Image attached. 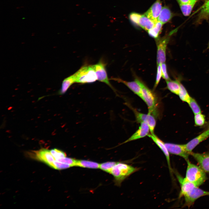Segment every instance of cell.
Here are the masks:
<instances>
[{
	"instance_id": "cell-1",
	"label": "cell",
	"mask_w": 209,
	"mask_h": 209,
	"mask_svg": "<svg viewBox=\"0 0 209 209\" xmlns=\"http://www.w3.org/2000/svg\"><path fill=\"white\" fill-rule=\"evenodd\" d=\"M187 163L185 178L198 187L207 179L206 172L199 166L191 163L188 159Z\"/></svg>"
},
{
	"instance_id": "cell-2",
	"label": "cell",
	"mask_w": 209,
	"mask_h": 209,
	"mask_svg": "<svg viewBox=\"0 0 209 209\" xmlns=\"http://www.w3.org/2000/svg\"><path fill=\"white\" fill-rule=\"evenodd\" d=\"M138 170V168L118 162L112 168L110 173L114 176L116 184L119 185L125 179Z\"/></svg>"
},
{
	"instance_id": "cell-3",
	"label": "cell",
	"mask_w": 209,
	"mask_h": 209,
	"mask_svg": "<svg viewBox=\"0 0 209 209\" xmlns=\"http://www.w3.org/2000/svg\"><path fill=\"white\" fill-rule=\"evenodd\" d=\"M75 74L76 76L75 83H91L97 80V76L93 65L84 66Z\"/></svg>"
},
{
	"instance_id": "cell-4",
	"label": "cell",
	"mask_w": 209,
	"mask_h": 209,
	"mask_svg": "<svg viewBox=\"0 0 209 209\" xmlns=\"http://www.w3.org/2000/svg\"><path fill=\"white\" fill-rule=\"evenodd\" d=\"M142 98L148 107V113L153 115H156L157 100L154 93L141 82Z\"/></svg>"
},
{
	"instance_id": "cell-5",
	"label": "cell",
	"mask_w": 209,
	"mask_h": 209,
	"mask_svg": "<svg viewBox=\"0 0 209 209\" xmlns=\"http://www.w3.org/2000/svg\"><path fill=\"white\" fill-rule=\"evenodd\" d=\"M208 195V191H204L198 187H196L184 195L185 202L183 206L189 208L193 205L197 199Z\"/></svg>"
},
{
	"instance_id": "cell-6",
	"label": "cell",
	"mask_w": 209,
	"mask_h": 209,
	"mask_svg": "<svg viewBox=\"0 0 209 209\" xmlns=\"http://www.w3.org/2000/svg\"><path fill=\"white\" fill-rule=\"evenodd\" d=\"M132 22L148 31L154 26L155 23L144 15L135 12L131 17Z\"/></svg>"
},
{
	"instance_id": "cell-7",
	"label": "cell",
	"mask_w": 209,
	"mask_h": 209,
	"mask_svg": "<svg viewBox=\"0 0 209 209\" xmlns=\"http://www.w3.org/2000/svg\"><path fill=\"white\" fill-rule=\"evenodd\" d=\"M97 77V80L104 82L114 90V89L109 81L106 69V64L100 60L96 64L93 65Z\"/></svg>"
},
{
	"instance_id": "cell-8",
	"label": "cell",
	"mask_w": 209,
	"mask_h": 209,
	"mask_svg": "<svg viewBox=\"0 0 209 209\" xmlns=\"http://www.w3.org/2000/svg\"><path fill=\"white\" fill-rule=\"evenodd\" d=\"M136 120L139 123L145 122L148 125L151 134H154V131L156 125V121L154 116L148 113L147 114L140 113L133 109Z\"/></svg>"
},
{
	"instance_id": "cell-9",
	"label": "cell",
	"mask_w": 209,
	"mask_h": 209,
	"mask_svg": "<svg viewBox=\"0 0 209 209\" xmlns=\"http://www.w3.org/2000/svg\"><path fill=\"white\" fill-rule=\"evenodd\" d=\"M170 154L179 156L186 161L189 159L190 154L186 150L185 144H178L170 143H165Z\"/></svg>"
},
{
	"instance_id": "cell-10",
	"label": "cell",
	"mask_w": 209,
	"mask_h": 209,
	"mask_svg": "<svg viewBox=\"0 0 209 209\" xmlns=\"http://www.w3.org/2000/svg\"><path fill=\"white\" fill-rule=\"evenodd\" d=\"M34 157L38 160L46 163L51 167L53 162L55 160L50 150L42 148L33 151Z\"/></svg>"
},
{
	"instance_id": "cell-11",
	"label": "cell",
	"mask_w": 209,
	"mask_h": 209,
	"mask_svg": "<svg viewBox=\"0 0 209 209\" xmlns=\"http://www.w3.org/2000/svg\"><path fill=\"white\" fill-rule=\"evenodd\" d=\"M168 37H165L160 40L157 44V64L165 63L166 60V50L169 40Z\"/></svg>"
},
{
	"instance_id": "cell-12",
	"label": "cell",
	"mask_w": 209,
	"mask_h": 209,
	"mask_svg": "<svg viewBox=\"0 0 209 209\" xmlns=\"http://www.w3.org/2000/svg\"><path fill=\"white\" fill-rule=\"evenodd\" d=\"M175 174L181 186V191L179 198L181 197L186 193L192 190L196 187H197L193 183L189 181L185 178H183L177 172L175 171Z\"/></svg>"
},
{
	"instance_id": "cell-13",
	"label": "cell",
	"mask_w": 209,
	"mask_h": 209,
	"mask_svg": "<svg viewBox=\"0 0 209 209\" xmlns=\"http://www.w3.org/2000/svg\"><path fill=\"white\" fill-rule=\"evenodd\" d=\"M162 8L161 0H156L144 15L155 23L158 21Z\"/></svg>"
},
{
	"instance_id": "cell-14",
	"label": "cell",
	"mask_w": 209,
	"mask_h": 209,
	"mask_svg": "<svg viewBox=\"0 0 209 209\" xmlns=\"http://www.w3.org/2000/svg\"><path fill=\"white\" fill-rule=\"evenodd\" d=\"M190 155L197 161L202 169L209 173V152L203 153L191 152Z\"/></svg>"
},
{
	"instance_id": "cell-15",
	"label": "cell",
	"mask_w": 209,
	"mask_h": 209,
	"mask_svg": "<svg viewBox=\"0 0 209 209\" xmlns=\"http://www.w3.org/2000/svg\"><path fill=\"white\" fill-rule=\"evenodd\" d=\"M149 127L147 124L141 122L138 129L122 144L144 138L149 134Z\"/></svg>"
},
{
	"instance_id": "cell-16",
	"label": "cell",
	"mask_w": 209,
	"mask_h": 209,
	"mask_svg": "<svg viewBox=\"0 0 209 209\" xmlns=\"http://www.w3.org/2000/svg\"><path fill=\"white\" fill-rule=\"evenodd\" d=\"M111 79L124 84L134 93L142 98L141 82L139 80L136 79L134 81L127 82L118 78H113Z\"/></svg>"
},
{
	"instance_id": "cell-17",
	"label": "cell",
	"mask_w": 209,
	"mask_h": 209,
	"mask_svg": "<svg viewBox=\"0 0 209 209\" xmlns=\"http://www.w3.org/2000/svg\"><path fill=\"white\" fill-rule=\"evenodd\" d=\"M147 136L152 139L163 153L166 157L170 172V173H172L173 170H172L171 166L170 153L165 145V143L155 135L154 134H149Z\"/></svg>"
},
{
	"instance_id": "cell-18",
	"label": "cell",
	"mask_w": 209,
	"mask_h": 209,
	"mask_svg": "<svg viewBox=\"0 0 209 209\" xmlns=\"http://www.w3.org/2000/svg\"><path fill=\"white\" fill-rule=\"evenodd\" d=\"M209 137V129L185 144L186 151L190 153L200 143Z\"/></svg>"
},
{
	"instance_id": "cell-19",
	"label": "cell",
	"mask_w": 209,
	"mask_h": 209,
	"mask_svg": "<svg viewBox=\"0 0 209 209\" xmlns=\"http://www.w3.org/2000/svg\"><path fill=\"white\" fill-rule=\"evenodd\" d=\"M76 76L74 73L64 79L63 81L61 88L57 93L59 95L64 94L70 87L74 83H75Z\"/></svg>"
},
{
	"instance_id": "cell-20",
	"label": "cell",
	"mask_w": 209,
	"mask_h": 209,
	"mask_svg": "<svg viewBox=\"0 0 209 209\" xmlns=\"http://www.w3.org/2000/svg\"><path fill=\"white\" fill-rule=\"evenodd\" d=\"M173 16V15L169 8L165 6L162 8L158 18V21L163 24L170 21Z\"/></svg>"
},
{
	"instance_id": "cell-21",
	"label": "cell",
	"mask_w": 209,
	"mask_h": 209,
	"mask_svg": "<svg viewBox=\"0 0 209 209\" xmlns=\"http://www.w3.org/2000/svg\"><path fill=\"white\" fill-rule=\"evenodd\" d=\"M198 0H189L188 2L186 3H182L179 1H177L184 16H187L190 15L194 6Z\"/></svg>"
},
{
	"instance_id": "cell-22",
	"label": "cell",
	"mask_w": 209,
	"mask_h": 209,
	"mask_svg": "<svg viewBox=\"0 0 209 209\" xmlns=\"http://www.w3.org/2000/svg\"><path fill=\"white\" fill-rule=\"evenodd\" d=\"M75 166L89 168H99L100 164L96 162L85 160H77Z\"/></svg>"
},
{
	"instance_id": "cell-23",
	"label": "cell",
	"mask_w": 209,
	"mask_h": 209,
	"mask_svg": "<svg viewBox=\"0 0 209 209\" xmlns=\"http://www.w3.org/2000/svg\"><path fill=\"white\" fill-rule=\"evenodd\" d=\"M166 83L167 89L172 93L178 95L181 83L177 80H171L167 81Z\"/></svg>"
},
{
	"instance_id": "cell-24",
	"label": "cell",
	"mask_w": 209,
	"mask_h": 209,
	"mask_svg": "<svg viewBox=\"0 0 209 209\" xmlns=\"http://www.w3.org/2000/svg\"><path fill=\"white\" fill-rule=\"evenodd\" d=\"M163 25L161 22L158 21L155 23L153 27L147 31L149 35L153 38H158L162 30Z\"/></svg>"
},
{
	"instance_id": "cell-25",
	"label": "cell",
	"mask_w": 209,
	"mask_h": 209,
	"mask_svg": "<svg viewBox=\"0 0 209 209\" xmlns=\"http://www.w3.org/2000/svg\"><path fill=\"white\" fill-rule=\"evenodd\" d=\"M209 18V0L204 5L198 16L199 20Z\"/></svg>"
},
{
	"instance_id": "cell-26",
	"label": "cell",
	"mask_w": 209,
	"mask_h": 209,
	"mask_svg": "<svg viewBox=\"0 0 209 209\" xmlns=\"http://www.w3.org/2000/svg\"><path fill=\"white\" fill-rule=\"evenodd\" d=\"M178 95L182 100L186 102L188 104L189 103L191 97L189 95L185 88L181 83Z\"/></svg>"
},
{
	"instance_id": "cell-27",
	"label": "cell",
	"mask_w": 209,
	"mask_h": 209,
	"mask_svg": "<svg viewBox=\"0 0 209 209\" xmlns=\"http://www.w3.org/2000/svg\"><path fill=\"white\" fill-rule=\"evenodd\" d=\"M118 162L109 161L100 164L99 168L103 171L110 173L113 167Z\"/></svg>"
},
{
	"instance_id": "cell-28",
	"label": "cell",
	"mask_w": 209,
	"mask_h": 209,
	"mask_svg": "<svg viewBox=\"0 0 209 209\" xmlns=\"http://www.w3.org/2000/svg\"><path fill=\"white\" fill-rule=\"evenodd\" d=\"M188 104L194 114L201 113L200 108L194 99L191 97Z\"/></svg>"
},
{
	"instance_id": "cell-29",
	"label": "cell",
	"mask_w": 209,
	"mask_h": 209,
	"mask_svg": "<svg viewBox=\"0 0 209 209\" xmlns=\"http://www.w3.org/2000/svg\"><path fill=\"white\" fill-rule=\"evenodd\" d=\"M70 167H71V166L69 164L63 163L55 160L53 162L51 167L55 169L61 170L66 169Z\"/></svg>"
},
{
	"instance_id": "cell-30",
	"label": "cell",
	"mask_w": 209,
	"mask_h": 209,
	"mask_svg": "<svg viewBox=\"0 0 209 209\" xmlns=\"http://www.w3.org/2000/svg\"><path fill=\"white\" fill-rule=\"evenodd\" d=\"M50 151L55 160L66 156V154L64 152L59 149L55 148Z\"/></svg>"
},
{
	"instance_id": "cell-31",
	"label": "cell",
	"mask_w": 209,
	"mask_h": 209,
	"mask_svg": "<svg viewBox=\"0 0 209 209\" xmlns=\"http://www.w3.org/2000/svg\"><path fill=\"white\" fill-rule=\"evenodd\" d=\"M77 160L66 157L58 159L56 160L70 165L71 167L75 166Z\"/></svg>"
},
{
	"instance_id": "cell-32",
	"label": "cell",
	"mask_w": 209,
	"mask_h": 209,
	"mask_svg": "<svg viewBox=\"0 0 209 209\" xmlns=\"http://www.w3.org/2000/svg\"><path fill=\"white\" fill-rule=\"evenodd\" d=\"M194 119L195 124L197 125L201 126L205 123V116L201 113L195 114Z\"/></svg>"
},
{
	"instance_id": "cell-33",
	"label": "cell",
	"mask_w": 209,
	"mask_h": 209,
	"mask_svg": "<svg viewBox=\"0 0 209 209\" xmlns=\"http://www.w3.org/2000/svg\"><path fill=\"white\" fill-rule=\"evenodd\" d=\"M162 77V71L161 64H157V71L156 82L154 85V88H156L158 85L161 78Z\"/></svg>"
},
{
	"instance_id": "cell-34",
	"label": "cell",
	"mask_w": 209,
	"mask_h": 209,
	"mask_svg": "<svg viewBox=\"0 0 209 209\" xmlns=\"http://www.w3.org/2000/svg\"><path fill=\"white\" fill-rule=\"evenodd\" d=\"M162 77L165 79L166 81L170 80V78L168 75L167 72V67L165 63L161 64Z\"/></svg>"
},
{
	"instance_id": "cell-35",
	"label": "cell",
	"mask_w": 209,
	"mask_h": 209,
	"mask_svg": "<svg viewBox=\"0 0 209 209\" xmlns=\"http://www.w3.org/2000/svg\"><path fill=\"white\" fill-rule=\"evenodd\" d=\"M189 0H177V1H179L182 3H186L189 1Z\"/></svg>"
},
{
	"instance_id": "cell-36",
	"label": "cell",
	"mask_w": 209,
	"mask_h": 209,
	"mask_svg": "<svg viewBox=\"0 0 209 209\" xmlns=\"http://www.w3.org/2000/svg\"><path fill=\"white\" fill-rule=\"evenodd\" d=\"M208 48H209V43H208Z\"/></svg>"
},
{
	"instance_id": "cell-37",
	"label": "cell",
	"mask_w": 209,
	"mask_h": 209,
	"mask_svg": "<svg viewBox=\"0 0 209 209\" xmlns=\"http://www.w3.org/2000/svg\"><path fill=\"white\" fill-rule=\"evenodd\" d=\"M208 195H209V192H208Z\"/></svg>"
},
{
	"instance_id": "cell-38",
	"label": "cell",
	"mask_w": 209,
	"mask_h": 209,
	"mask_svg": "<svg viewBox=\"0 0 209 209\" xmlns=\"http://www.w3.org/2000/svg\"><path fill=\"white\" fill-rule=\"evenodd\" d=\"M16 8H17V9L19 8V7H18V8L17 7Z\"/></svg>"
},
{
	"instance_id": "cell-39",
	"label": "cell",
	"mask_w": 209,
	"mask_h": 209,
	"mask_svg": "<svg viewBox=\"0 0 209 209\" xmlns=\"http://www.w3.org/2000/svg\"><path fill=\"white\" fill-rule=\"evenodd\" d=\"M208 127H209V125H208Z\"/></svg>"
}]
</instances>
